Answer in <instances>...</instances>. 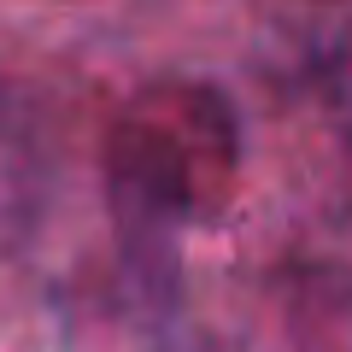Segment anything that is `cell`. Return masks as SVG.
<instances>
[{"label":"cell","instance_id":"obj_1","mask_svg":"<svg viewBox=\"0 0 352 352\" xmlns=\"http://www.w3.org/2000/svg\"><path fill=\"white\" fill-rule=\"evenodd\" d=\"M106 164H112V194L129 217L153 229L200 223L235 188V112L217 88L200 82L141 88L112 124Z\"/></svg>","mask_w":352,"mask_h":352}]
</instances>
